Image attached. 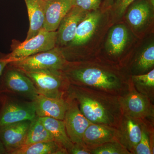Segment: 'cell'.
<instances>
[{"instance_id": "obj_25", "label": "cell", "mask_w": 154, "mask_h": 154, "mask_svg": "<svg viewBox=\"0 0 154 154\" xmlns=\"http://www.w3.org/2000/svg\"><path fill=\"white\" fill-rule=\"evenodd\" d=\"M154 124H149L145 128L132 154H154Z\"/></svg>"}, {"instance_id": "obj_26", "label": "cell", "mask_w": 154, "mask_h": 154, "mask_svg": "<svg viewBox=\"0 0 154 154\" xmlns=\"http://www.w3.org/2000/svg\"><path fill=\"white\" fill-rule=\"evenodd\" d=\"M91 154H131L118 140L108 142L91 150Z\"/></svg>"}, {"instance_id": "obj_13", "label": "cell", "mask_w": 154, "mask_h": 154, "mask_svg": "<svg viewBox=\"0 0 154 154\" xmlns=\"http://www.w3.org/2000/svg\"><path fill=\"white\" fill-rule=\"evenodd\" d=\"M45 21L43 29L56 31L61 21L73 7L74 0H44Z\"/></svg>"}, {"instance_id": "obj_23", "label": "cell", "mask_w": 154, "mask_h": 154, "mask_svg": "<svg viewBox=\"0 0 154 154\" xmlns=\"http://www.w3.org/2000/svg\"><path fill=\"white\" fill-rule=\"evenodd\" d=\"M130 78L135 89L140 93L147 96L154 102V69L146 73L131 75Z\"/></svg>"}, {"instance_id": "obj_2", "label": "cell", "mask_w": 154, "mask_h": 154, "mask_svg": "<svg viewBox=\"0 0 154 154\" xmlns=\"http://www.w3.org/2000/svg\"><path fill=\"white\" fill-rule=\"evenodd\" d=\"M66 94L76 101L81 112L92 123L116 128L123 114L119 96L70 84Z\"/></svg>"}, {"instance_id": "obj_7", "label": "cell", "mask_w": 154, "mask_h": 154, "mask_svg": "<svg viewBox=\"0 0 154 154\" xmlns=\"http://www.w3.org/2000/svg\"><path fill=\"white\" fill-rule=\"evenodd\" d=\"M119 99L123 114L146 122L154 123L153 102L135 89L131 78L128 91L119 96Z\"/></svg>"}, {"instance_id": "obj_20", "label": "cell", "mask_w": 154, "mask_h": 154, "mask_svg": "<svg viewBox=\"0 0 154 154\" xmlns=\"http://www.w3.org/2000/svg\"><path fill=\"white\" fill-rule=\"evenodd\" d=\"M38 117L45 128L52 135L54 140L68 152L73 143L67 134L63 120L46 116Z\"/></svg>"}, {"instance_id": "obj_21", "label": "cell", "mask_w": 154, "mask_h": 154, "mask_svg": "<svg viewBox=\"0 0 154 154\" xmlns=\"http://www.w3.org/2000/svg\"><path fill=\"white\" fill-rule=\"evenodd\" d=\"M11 154H68L67 151L54 140L25 145Z\"/></svg>"}, {"instance_id": "obj_11", "label": "cell", "mask_w": 154, "mask_h": 154, "mask_svg": "<svg viewBox=\"0 0 154 154\" xmlns=\"http://www.w3.org/2000/svg\"><path fill=\"white\" fill-rule=\"evenodd\" d=\"M31 121L24 120L0 128V140L7 154L25 145Z\"/></svg>"}, {"instance_id": "obj_15", "label": "cell", "mask_w": 154, "mask_h": 154, "mask_svg": "<svg viewBox=\"0 0 154 154\" xmlns=\"http://www.w3.org/2000/svg\"><path fill=\"white\" fill-rule=\"evenodd\" d=\"M36 116L63 120L68 106L65 98H52L38 95L34 101Z\"/></svg>"}, {"instance_id": "obj_19", "label": "cell", "mask_w": 154, "mask_h": 154, "mask_svg": "<svg viewBox=\"0 0 154 154\" xmlns=\"http://www.w3.org/2000/svg\"><path fill=\"white\" fill-rule=\"evenodd\" d=\"M128 40L127 29L123 25H117L110 30L106 42V50L110 56L117 57L124 51Z\"/></svg>"}, {"instance_id": "obj_22", "label": "cell", "mask_w": 154, "mask_h": 154, "mask_svg": "<svg viewBox=\"0 0 154 154\" xmlns=\"http://www.w3.org/2000/svg\"><path fill=\"white\" fill-rule=\"evenodd\" d=\"M52 140H54L52 135L45 128L39 117L36 116V118L31 121L25 145Z\"/></svg>"}, {"instance_id": "obj_31", "label": "cell", "mask_w": 154, "mask_h": 154, "mask_svg": "<svg viewBox=\"0 0 154 154\" xmlns=\"http://www.w3.org/2000/svg\"><path fill=\"white\" fill-rule=\"evenodd\" d=\"M116 1V0H103L102 2V9L104 10L109 9Z\"/></svg>"}, {"instance_id": "obj_4", "label": "cell", "mask_w": 154, "mask_h": 154, "mask_svg": "<svg viewBox=\"0 0 154 154\" xmlns=\"http://www.w3.org/2000/svg\"><path fill=\"white\" fill-rule=\"evenodd\" d=\"M36 116L34 101L10 94H0V128Z\"/></svg>"}, {"instance_id": "obj_16", "label": "cell", "mask_w": 154, "mask_h": 154, "mask_svg": "<svg viewBox=\"0 0 154 154\" xmlns=\"http://www.w3.org/2000/svg\"><path fill=\"white\" fill-rule=\"evenodd\" d=\"M116 140V128L93 123L86 130L83 137V142L90 150L108 142Z\"/></svg>"}, {"instance_id": "obj_14", "label": "cell", "mask_w": 154, "mask_h": 154, "mask_svg": "<svg viewBox=\"0 0 154 154\" xmlns=\"http://www.w3.org/2000/svg\"><path fill=\"white\" fill-rule=\"evenodd\" d=\"M154 8L149 0H136L127 9V21L134 30H142L153 19Z\"/></svg>"}, {"instance_id": "obj_9", "label": "cell", "mask_w": 154, "mask_h": 154, "mask_svg": "<svg viewBox=\"0 0 154 154\" xmlns=\"http://www.w3.org/2000/svg\"><path fill=\"white\" fill-rule=\"evenodd\" d=\"M149 124L154 123L123 113L116 127L117 140L132 154L140 140L144 129Z\"/></svg>"}, {"instance_id": "obj_8", "label": "cell", "mask_w": 154, "mask_h": 154, "mask_svg": "<svg viewBox=\"0 0 154 154\" xmlns=\"http://www.w3.org/2000/svg\"><path fill=\"white\" fill-rule=\"evenodd\" d=\"M57 37V31H48L43 28L36 36L13 47L10 54L1 57L11 62L47 51L56 47Z\"/></svg>"}, {"instance_id": "obj_3", "label": "cell", "mask_w": 154, "mask_h": 154, "mask_svg": "<svg viewBox=\"0 0 154 154\" xmlns=\"http://www.w3.org/2000/svg\"><path fill=\"white\" fill-rule=\"evenodd\" d=\"M31 80L38 95L65 98L69 83L62 70L45 69L24 72Z\"/></svg>"}, {"instance_id": "obj_30", "label": "cell", "mask_w": 154, "mask_h": 154, "mask_svg": "<svg viewBox=\"0 0 154 154\" xmlns=\"http://www.w3.org/2000/svg\"><path fill=\"white\" fill-rule=\"evenodd\" d=\"M10 62V61L7 59L0 57V76L2 73L5 67Z\"/></svg>"}, {"instance_id": "obj_5", "label": "cell", "mask_w": 154, "mask_h": 154, "mask_svg": "<svg viewBox=\"0 0 154 154\" xmlns=\"http://www.w3.org/2000/svg\"><path fill=\"white\" fill-rule=\"evenodd\" d=\"M69 62L63 51L56 46L47 51L11 61L8 65L25 72L45 69L62 71Z\"/></svg>"}, {"instance_id": "obj_12", "label": "cell", "mask_w": 154, "mask_h": 154, "mask_svg": "<svg viewBox=\"0 0 154 154\" xmlns=\"http://www.w3.org/2000/svg\"><path fill=\"white\" fill-rule=\"evenodd\" d=\"M89 11L73 6L61 21L57 30L56 47L68 46L74 38L79 24Z\"/></svg>"}, {"instance_id": "obj_24", "label": "cell", "mask_w": 154, "mask_h": 154, "mask_svg": "<svg viewBox=\"0 0 154 154\" xmlns=\"http://www.w3.org/2000/svg\"><path fill=\"white\" fill-rule=\"evenodd\" d=\"M154 44L152 42L140 53L133 66L134 75L146 73L153 69Z\"/></svg>"}, {"instance_id": "obj_27", "label": "cell", "mask_w": 154, "mask_h": 154, "mask_svg": "<svg viewBox=\"0 0 154 154\" xmlns=\"http://www.w3.org/2000/svg\"><path fill=\"white\" fill-rule=\"evenodd\" d=\"M136 0H116L109 9L113 19L118 20L122 17L130 5Z\"/></svg>"}, {"instance_id": "obj_29", "label": "cell", "mask_w": 154, "mask_h": 154, "mask_svg": "<svg viewBox=\"0 0 154 154\" xmlns=\"http://www.w3.org/2000/svg\"><path fill=\"white\" fill-rule=\"evenodd\" d=\"M68 152L70 154H91V150L83 142L73 143Z\"/></svg>"}, {"instance_id": "obj_18", "label": "cell", "mask_w": 154, "mask_h": 154, "mask_svg": "<svg viewBox=\"0 0 154 154\" xmlns=\"http://www.w3.org/2000/svg\"><path fill=\"white\" fill-rule=\"evenodd\" d=\"M30 21V27L25 40L36 36L43 29L45 21L44 0H25Z\"/></svg>"}, {"instance_id": "obj_33", "label": "cell", "mask_w": 154, "mask_h": 154, "mask_svg": "<svg viewBox=\"0 0 154 154\" xmlns=\"http://www.w3.org/2000/svg\"><path fill=\"white\" fill-rule=\"evenodd\" d=\"M149 1L151 5L154 8V0H149Z\"/></svg>"}, {"instance_id": "obj_6", "label": "cell", "mask_w": 154, "mask_h": 154, "mask_svg": "<svg viewBox=\"0 0 154 154\" xmlns=\"http://www.w3.org/2000/svg\"><path fill=\"white\" fill-rule=\"evenodd\" d=\"M8 64L0 76V94L34 101L38 94L32 81L24 72Z\"/></svg>"}, {"instance_id": "obj_32", "label": "cell", "mask_w": 154, "mask_h": 154, "mask_svg": "<svg viewBox=\"0 0 154 154\" xmlns=\"http://www.w3.org/2000/svg\"><path fill=\"white\" fill-rule=\"evenodd\" d=\"M7 154L6 149L1 140H0V154Z\"/></svg>"}, {"instance_id": "obj_28", "label": "cell", "mask_w": 154, "mask_h": 154, "mask_svg": "<svg viewBox=\"0 0 154 154\" xmlns=\"http://www.w3.org/2000/svg\"><path fill=\"white\" fill-rule=\"evenodd\" d=\"M103 0H74L73 6L84 11L91 12L97 11L100 8Z\"/></svg>"}, {"instance_id": "obj_17", "label": "cell", "mask_w": 154, "mask_h": 154, "mask_svg": "<svg viewBox=\"0 0 154 154\" xmlns=\"http://www.w3.org/2000/svg\"><path fill=\"white\" fill-rule=\"evenodd\" d=\"M101 18L99 10L89 12L79 24L74 38L68 46L77 47L87 43L95 33Z\"/></svg>"}, {"instance_id": "obj_10", "label": "cell", "mask_w": 154, "mask_h": 154, "mask_svg": "<svg viewBox=\"0 0 154 154\" xmlns=\"http://www.w3.org/2000/svg\"><path fill=\"white\" fill-rule=\"evenodd\" d=\"M68 106L63 121L67 134L73 143H83L86 130L92 123L81 112L76 101L67 96Z\"/></svg>"}, {"instance_id": "obj_1", "label": "cell", "mask_w": 154, "mask_h": 154, "mask_svg": "<svg viewBox=\"0 0 154 154\" xmlns=\"http://www.w3.org/2000/svg\"><path fill=\"white\" fill-rule=\"evenodd\" d=\"M69 83L120 96L128 91L130 75L118 68L82 62H69L62 70Z\"/></svg>"}]
</instances>
